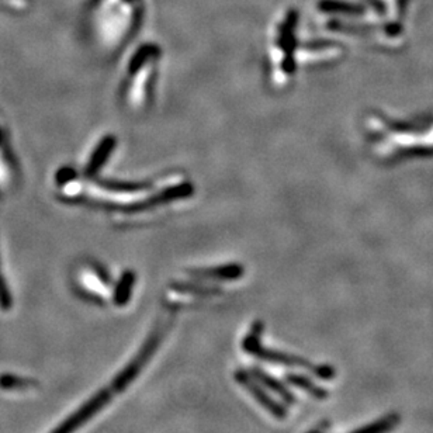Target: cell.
I'll return each instance as SVG.
<instances>
[{
  "label": "cell",
  "instance_id": "cell-1",
  "mask_svg": "<svg viewBox=\"0 0 433 433\" xmlns=\"http://www.w3.org/2000/svg\"><path fill=\"white\" fill-rule=\"evenodd\" d=\"M263 332L262 322H256L252 327V331L245 336L242 342V348L246 353L261 359V361L283 364L289 367H301L311 370L317 377L322 380H332L336 376V370L329 364H314L312 361H307L304 358L289 355L285 352H278L273 349H266L261 342V335Z\"/></svg>",
  "mask_w": 433,
  "mask_h": 433
},
{
  "label": "cell",
  "instance_id": "cell-5",
  "mask_svg": "<svg viewBox=\"0 0 433 433\" xmlns=\"http://www.w3.org/2000/svg\"><path fill=\"white\" fill-rule=\"evenodd\" d=\"M116 143H117L116 137H113V136H107L106 138H103L99 143L96 149L93 150V153H92V156H90V159L86 165V169H84V175L87 177L94 176L102 169V166L107 162L111 152L114 150Z\"/></svg>",
  "mask_w": 433,
  "mask_h": 433
},
{
  "label": "cell",
  "instance_id": "cell-6",
  "mask_svg": "<svg viewBox=\"0 0 433 433\" xmlns=\"http://www.w3.org/2000/svg\"><path fill=\"white\" fill-rule=\"evenodd\" d=\"M249 373L253 376V378L256 381H259L261 384H263L265 387H268L269 390L276 393L286 404H295L297 402V398L294 397V394L276 377L268 374L265 370H262L259 367H252L249 370Z\"/></svg>",
  "mask_w": 433,
  "mask_h": 433
},
{
  "label": "cell",
  "instance_id": "cell-7",
  "mask_svg": "<svg viewBox=\"0 0 433 433\" xmlns=\"http://www.w3.org/2000/svg\"><path fill=\"white\" fill-rule=\"evenodd\" d=\"M193 278L197 279H210V280H236L242 278L243 268L239 265H225L218 268H210V269H202V270H193L190 272Z\"/></svg>",
  "mask_w": 433,
  "mask_h": 433
},
{
  "label": "cell",
  "instance_id": "cell-10",
  "mask_svg": "<svg viewBox=\"0 0 433 433\" xmlns=\"http://www.w3.org/2000/svg\"><path fill=\"white\" fill-rule=\"evenodd\" d=\"M400 422H401V418L398 414H390L371 424L361 427L352 433H390L400 425Z\"/></svg>",
  "mask_w": 433,
  "mask_h": 433
},
{
  "label": "cell",
  "instance_id": "cell-11",
  "mask_svg": "<svg viewBox=\"0 0 433 433\" xmlns=\"http://www.w3.org/2000/svg\"><path fill=\"white\" fill-rule=\"evenodd\" d=\"M318 7L325 13L349 14V16H359L364 11V9L361 7V4L348 3L344 0H321Z\"/></svg>",
  "mask_w": 433,
  "mask_h": 433
},
{
  "label": "cell",
  "instance_id": "cell-8",
  "mask_svg": "<svg viewBox=\"0 0 433 433\" xmlns=\"http://www.w3.org/2000/svg\"><path fill=\"white\" fill-rule=\"evenodd\" d=\"M136 279H137V276L133 270H127L121 275L120 280L116 285L114 294H113V301L117 307H124L128 304L134 285H136Z\"/></svg>",
  "mask_w": 433,
  "mask_h": 433
},
{
  "label": "cell",
  "instance_id": "cell-3",
  "mask_svg": "<svg viewBox=\"0 0 433 433\" xmlns=\"http://www.w3.org/2000/svg\"><path fill=\"white\" fill-rule=\"evenodd\" d=\"M113 391L110 388H103L94 394L93 398L86 401L77 411H75L70 418H67L57 429L51 433H73L83 427L89 420H92L99 411H102L111 400Z\"/></svg>",
  "mask_w": 433,
  "mask_h": 433
},
{
  "label": "cell",
  "instance_id": "cell-4",
  "mask_svg": "<svg viewBox=\"0 0 433 433\" xmlns=\"http://www.w3.org/2000/svg\"><path fill=\"white\" fill-rule=\"evenodd\" d=\"M235 380L236 383L246 390L269 414H272L278 420H285L287 417V410L285 405L278 402L273 397H270L262 387L259 381L253 378V376L245 370H236L235 371Z\"/></svg>",
  "mask_w": 433,
  "mask_h": 433
},
{
  "label": "cell",
  "instance_id": "cell-13",
  "mask_svg": "<svg viewBox=\"0 0 433 433\" xmlns=\"http://www.w3.org/2000/svg\"><path fill=\"white\" fill-rule=\"evenodd\" d=\"M11 305V298H10V294H9V290L6 287V282L1 276V272H0V308L1 309H9Z\"/></svg>",
  "mask_w": 433,
  "mask_h": 433
},
{
  "label": "cell",
  "instance_id": "cell-14",
  "mask_svg": "<svg viewBox=\"0 0 433 433\" xmlns=\"http://www.w3.org/2000/svg\"><path fill=\"white\" fill-rule=\"evenodd\" d=\"M308 433H322V432H319V431H312V432H308Z\"/></svg>",
  "mask_w": 433,
  "mask_h": 433
},
{
  "label": "cell",
  "instance_id": "cell-12",
  "mask_svg": "<svg viewBox=\"0 0 433 433\" xmlns=\"http://www.w3.org/2000/svg\"><path fill=\"white\" fill-rule=\"evenodd\" d=\"M172 290L177 292H185V294H197V295H209L218 292V290L214 287H206L202 285H193V283H175L172 285Z\"/></svg>",
  "mask_w": 433,
  "mask_h": 433
},
{
  "label": "cell",
  "instance_id": "cell-9",
  "mask_svg": "<svg viewBox=\"0 0 433 433\" xmlns=\"http://www.w3.org/2000/svg\"><path fill=\"white\" fill-rule=\"evenodd\" d=\"M286 381L292 387H297V388L308 393L312 398H317V400H327L329 395V393L325 388L317 385L312 380H309L308 377H305L302 374L289 373L286 376Z\"/></svg>",
  "mask_w": 433,
  "mask_h": 433
},
{
  "label": "cell",
  "instance_id": "cell-2",
  "mask_svg": "<svg viewBox=\"0 0 433 433\" xmlns=\"http://www.w3.org/2000/svg\"><path fill=\"white\" fill-rule=\"evenodd\" d=\"M169 324H165V325H156L155 329L152 331V334L149 335V338L145 341L141 351L138 352V355L131 361V363L123 368L120 371V374L113 380L111 383V387L110 390L113 393H121L124 391L133 381L134 378L140 374V371L144 368L146 366V363L150 361V358L155 355L156 349L159 348V345L162 344L166 332H168V328Z\"/></svg>",
  "mask_w": 433,
  "mask_h": 433
}]
</instances>
